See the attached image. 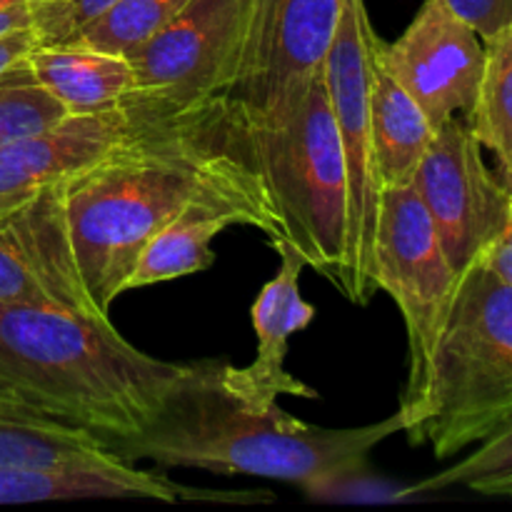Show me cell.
<instances>
[{
  "instance_id": "cell-1",
  "label": "cell",
  "mask_w": 512,
  "mask_h": 512,
  "mask_svg": "<svg viewBox=\"0 0 512 512\" xmlns=\"http://www.w3.org/2000/svg\"><path fill=\"white\" fill-rule=\"evenodd\" d=\"M228 190H263V183L225 103L135 123L103 158L60 180L75 258L98 313L108 318L145 243L170 218Z\"/></svg>"
},
{
  "instance_id": "cell-2",
  "label": "cell",
  "mask_w": 512,
  "mask_h": 512,
  "mask_svg": "<svg viewBox=\"0 0 512 512\" xmlns=\"http://www.w3.org/2000/svg\"><path fill=\"white\" fill-rule=\"evenodd\" d=\"M198 363L133 348L103 315L0 303V395L110 450L145 433Z\"/></svg>"
},
{
  "instance_id": "cell-3",
  "label": "cell",
  "mask_w": 512,
  "mask_h": 512,
  "mask_svg": "<svg viewBox=\"0 0 512 512\" xmlns=\"http://www.w3.org/2000/svg\"><path fill=\"white\" fill-rule=\"evenodd\" d=\"M223 365L225 360H200L150 428L113 445V453L130 465L255 475L305 490L368 470L370 453L405 430L400 410L380 423L333 430L303 423L278 403L253 408L223 383Z\"/></svg>"
},
{
  "instance_id": "cell-4",
  "label": "cell",
  "mask_w": 512,
  "mask_h": 512,
  "mask_svg": "<svg viewBox=\"0 0 512 512\" xmlns=\"http://www.w3.org/2000/svg\"><path fill=\"white\" fill-rule=\"evenodd\" d=\"M233 120L268 195L278 225L273 240H285L350 300L348 175L325 70L308 80L280 118Z\"/></svg>"
},
{
  "instance_id": "cell-5",
  "label": "cell",
  "mask_w": 512,
  "mask_h": 512,
  "mask_svg": "<svg viewBox=\"0 0 512 512\" xmlns=\"http://www.w3.org/2000/svg\"><path fill=\"white\" fill-rule=\"evenodd\" d=\"M512 420V288L485 263L460 275L430 368L428 393L403 435L455 458Z\"/></svg>"
},
{
  "instance_id": "cell-6",
  "label": "cell",
  "mask_w": 512,
  "mask_h": 512,
  "mask_svg": "<svg viewBox=\"0 0 512 512\" xmlns=\"http://www.w3.org/2000/svg\"><path fill=\"white\" fill-rule=\"evenodd\" d=\"M250 0H190L128 55L133 90L120 108L133 123L188 118L223 103L240 63Z\"/></svg>"
},
{
  "instance_id": "cell-7",
  "label": "cell",
  "mask_w": 512,
  "mask_h": 512,
  "mask_svg": "<svg viewBox=\"0 0 512 512\" xmlns=\"http://www.w3.org/2000/svg\"><path fill=\"white\" fill-rule=\"evenodd\" d=\"M370 278L400 308L408 335V380L400 415H418L430 383L435 350L453 308L458 273L450 268L413 183L383 188Z\"/></svg>"
},
{
  "instance_id": "cell-8",
  "label": "cell",
  "mask_w": 512,
  "mask_h": 512,
  "mask_svg": "<svg viewBox=\"0 0 512 512\" xmlns=\"http://www.w3.org/2000/svg\"><path fill=\"white\" fill-rule=\"evenodd\" d=\"M345 0H250L240 63L223 103L235 118H280L323 73Z\"/></svg>"
},
{
  "instance_id": "cell-9",
  "label": "cell",
  "mask_w": 512,
  "mask_h": 512,
  "mask_svg": "<svg viewBox=\"0 0 512 512\" xmlns=\"http://www.w3.org/2000/svg\"><path fill=\"white\" fill-rule=\"evenodd\" d=\"M373 35L375 30L363 0H345L338 35L325 58V85L338 125L345 175H348L350 270H353L350 303L355 305H368L375 295L370 263H373L380 195H383L375 173L373 130H370Z\"/></svg>"
},
{
  "instance_id": "cell-10",
  "label": "cell",
  "mask_w": 512,
  "mask_h": 512,
  "mask_svg": "<svg viewBox=\"0 0 512 512\" xmlns=\"http://www.w3.org/2000/svg\"><path fill=\"white\" fill-rule=\"evenodd\" d=\"M413 188L458 278L483 258L512 220V188L495 178L485 165L483 145L458 118L435 128Z\"/></svg>"
},
{
  "instance_id": "cell-11",
  "label": "cell",
  "mask_w": 512,
  "mask_h": 512,
  "mask_svg": "<svg viewBox=\"0 0 512 512\" xmlns=\"http://www.w3.org/2000/svg\"><path fill=\"white\" fill-rule=\"evenodd\" d=\"M378 58L438 128L468 113L485 68V43L443 0H423L395 43L378 38Z\"/></svg>"
},
{
  "instance_id": "cell-12",
  "label": "cell",
  "mask_w": 512,
  "mask_h": 512,
  "mask_svg": "<svg viewBox=\"0 0 512 512\" xmlns=\"http://www.w3.org/2000/svg\"><path fill=\"white\" fill-rule=\"evenodd\" d=\"M0 303H43L100 315L80 275L60 183L0 215Z\"/></svg>"
},
{
  "instance_id": "cell-13",
  "label": "cell",
  "mask_w": 512,
  "mask_h": 512,
  "mask_svg": "<svg viewBox=\"0 0 512 512\" xmlns=\"http://www.w3.org/2000/svg\"><path fill=\"white\" fill-rule=\"evenodd\" d=\"M273 248L280 255L278 273L263 285L250 308L255 335H258L253 363L245 368L223 365V383L253 408H270L278 403L280 395H295L305 400L318 398L313 388L285 373L290 335L308 328L315 318V308L300 295V273L305 260L285 240H273Z\"/></svg>"
},
{
  "instance_id": "cell-14",
  "label": "cell",
  "mask_w": 512,
  "mask_h": 512,
  "mask_svg": "<svg viewBox=\"0 0 512 512\" xmlns=\"http://www.w3.org/2000/svg\"><path fill=\"white\" fill-rule=\"evenodd\" d=\"M133 128L130 115L115 108L95 115H68L43 133L0 145V215L88 168Z\"/></svg>"
},
{
  "instance_id": "cell-15",
  "label": "cell",
  "mask_w": 512,
  "mask_h": 512,
  "mask_svg": "<svg viewBox=\"0 0 512 512\" xmlns=\"http://www.w3.org/2000/svg\"><path fill=\"white\" fill-rule=\"evenodd\" d=\"M228 225H255L270 240L278 238V225L263 190L205 195L185 205L145 243L125 280V293L208 270L215 263L213 240Z\"/></svg>"
},
{
  "instance_id": "cell-16",
  "label": "cell",
  "mask_w": 512,
  "mask_h": 512,
  "mask_svg": "<svg viewBox=\"0 0 512 512\" xmlns=\"http://www.w3.org/2000/svg\"><path fill=\"white\" fill-rule=\"evenodd\" d=\"M200 500V503H270L265 490H198L130 463L103 470H40L0 465V505L48 503V500Z\"/></svg>"
},
{
  "instance_id": "cell-17",
  "label": "cell",
  "mask_w": 512,
  "mask_h": 512,
  "mask_svg": "<svg viewBox=\"0 0 512 512\" xmlns=\"http://www.w3.org/2000/svg\"><path fill=\"white\" fill-rule=\"evenodd\" d=\"M23 63L30 78L53 95L68 115L108 113L120 108L133 90L128 55L80 43L35 45Z\"/></svg>"
},
{
  "instance_id": "cell-18",
  "label": "cell",
  "mask_w": 512,
  "mask_h": 512,
  "mask_svg": "<svg viewBox=\"0 0 512 512\" xmlns=\"http://www.w3.org/2000/svg\"><path fill=\"white\" fill-rule=\"evenodd\" d=\"M378 35H373L370 55V130H373L375 173L380 188L413 183L430 143L435 125L418 100L380 63Z\"/></svg>"
},
{
  "instance_id": "cell-19",
  "label": "cell",
  "mask_w": 512,
  "mask_h": 512,
  "mask_svg": "<svg viewBox=\"0 0 512 512\" xmlns=\"http://www.w3.org/2000/svg\"><path fill=\"white\" fill-rule=\"evenodd\" d=\"M125 463L103 440L45 418L0 395V465L40 470H103Z\"/></svg>"
},
{
  "instance_id": "cell-20",
  "label": "cell",
  "mask_w": 512,
  "mask_h": 512,
  "mask_svg": "<svg viewBox=\"0 0 512 512\" xmlns=\"http://www.w3.org/2000/svg\"><path fill=\"white\" fill-rule=\"evenodd\" d=\"M468 128L483 150L498 158L512 188V25L485 40V68L468 110Z\"/></svg>"
},
{
  "instance_id": "cell-21",
  "label": "cell",
  "mask_w": 512,
  "mask_h": 512,
  "mask_svg": "<svg viewBox=\"0 0 512 512\" xmlns=\"http://www.w3.org/2000/svg\"><path fill=\"white\" fill-rule=\"evenodd\" d=\"M188 3L190 0H118L108 13L100 15L70 43L130 55L150 35L168 25Z\"/></svg>"
},
{
  "instance_id": "cell-22",
  "label": "cell",
  "mask_w": 512,
  "mask_h": 512,
  "mask_svg": "<svg viewBox=\"0 0 512 512\" xmlns=\"http://www.w3.org/2000/svg\"><path fill=\"white\" fill-rule=\"evenodd\" d=\"M23 60L0 78V145L43 133L68 118V110L30 78Z\"/></svg>"
},
{
  "instance_id": "cell-23",
  "label": "cell",
  "mask_w": 512,
  "mask_h": 512,
  "mask_svg": "<svg viewBox=\"0 0 512 512\" xmlns=\"http://www.w3.org/2000/svg\"><path fill=\"white\" fill-rule=\"evenodd\" d=\"M505 473H512V420L508 425H503L498 433L490 435L488 440L475 445L473 453L460 458L458 463L445 468L443 473L430 475V478L420 480V483L410 485V488H413L415 495L440 493V490L455 488V485H465L468 488L475 480L493 478V475Z\"/></svg>"
},
{
  "instance_id": "cell-24",
  "label": "cell",
  "mask_w": 512,
  "mask_h": 512,
  "mask_svg": "<svg viewBox=\"0 0 512 512\" xmlns=\"http://www.w3.org/2000/svg\"><path fill=\"white\" fill-rule=\"evenodd\" d=\"M115 3L118 0H30V30L35 43H70Z\"/></svg>"
},
{
  "instance_id": "cell-25",
  "label": "cell",
  "mask_w": 512,
  "mask_h": 512,
  "mask_svg": "<svg viewBox=\"0 0 512 512\" xmlns=\"http://www.w3.org/2000/svg\"><path fill=\"white\" fill-rule=\"evenodd\" d=\"M305 493H308V498L330 500V503H398V500L415 498L410 485L375 478L370 468L323 480L313 488H305Z\"/></svg>"
},
{
  "instance_id": "cell-26",
  "label": "cell",
  "mask_w": 512,
  "mask_h": 512,
  "mask_svg": "<svg viewBox=\"0 0 512 512\" xmlns=\"http://www.w3.org/2000/svg\"><path fill=\"white\" fill-rule=\"evenodd\" d=\"M460 20L485 40L495 38L512 25V0H443Z\"/></svg>"
},
{
  "instance_id": "cell-27",
  "label": "cell",
  "mask_w": 512,
  "mask_h": 512,
  "mask_svg": "<svg viewBox=\"0 0 512 512\" xmlns=\"http://www.w3.org/2000/svg\"><path fill=\"white\" fill-rule=\"evenodd\" d=\"M35 45L38 43H35V35L30 28H18L0 35V78H3L15 63H20Z\"/></svg>"
},
{
  "instance_id": "cell-28",
  "label": "cell",
  "mask_w": 512,
  "mask_h": 512,
  "mask_svg": "<svg viewBox=\"0 0 512 512\" xmlns=\"http://www.w3.org/2000/svg\"><path fill=\"white\" fill-rule=\"evenodd\" d=\"M480 263L488 265L498 278H503L505 283L512 288V220L505 228V233L485 250V255L480 258Z\"/></svg>"
},
{
  "instance_id": "cell-29",
  "label": "cell",
  "mask_w": 512,
  "mask_h": 512,
  "mask_svg": "<svg viewBox=\"0 0 512 512\" xmlns=\"http://www.w3.org/2000/svg\"><path fill=\"white\" fill-rule=\"evenodd\" d=\"M468 488L483 495H505V498H512V473L475 480V483H470Z\"/></svg>"
}]
</instances>
